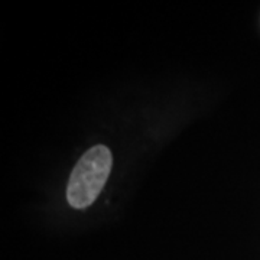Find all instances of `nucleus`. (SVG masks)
Wrapping results in <instances>:
<instances>
[{
    "mask_svg": "<svg viewBox=\"0 0 260 260\" xmlns=\"http://www.w3.org/2000/svg\"><path fill=\"white\" fill-rule=\"evenodd\" d=\"M113 156L110 149L95 145L87 150L71 172L67 186V200L71 207L83 210L93 204L110 177Z\"/></svg>",
    "mask_w": 260,
    "mask_h": 260,
    "instance_id": "f257e3e1",
    "label": "nucleus"
}]
</instances>
